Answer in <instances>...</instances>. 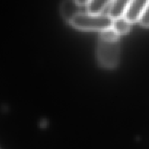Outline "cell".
Masks as SVG:
<instances>
[{
    "label": "cell",
    "instance_id": "3",
    "mask_svg": "<svg viewBox=\"0 0 149 149\" xmlns=\"http://www.w3.org/2000/svg\"><path fill=\"white\" fill-rule=\"evenodd\" d=\"M148 0H132L130 1L124 17L132 23L139 21Z\"/></svg>",
    "mask_w": 149,
    "mask_h": 149
},
{
    "label": "cell",
    "instance_id": "6",
    "mask_svg": "<svg viewBox=\"0 0 149 149\" xmlns=\"http://www.w3.org/2000/svg\"><path fill=\"white\" fill-rule=\"evenodd\" d=\"M111 1L109 0H91L87 4V13L92 15H101L102 12L109 7Z\"/></svg>",
    "mask_w": 149,
    "mask_h": 149
},
{
    "label": "cell",
    "instance_id": "7",
    "mask_svg": "<svg viewBox=\"0 0 149 149\" xmlns=\"http://www.w3.org/2000/svg\"><path fill=\"white\" fill-rule=\"evenodd\" d=\"M131 23H130L125 17L113 20L112 29L119 35L125 34L130 30Z\"/></svg>",
    "mask_w": 149,
    "mask_h": 149
},
{
    "label": "cell",
    "instance_id": "4",
    "mask_svg": "<svg viewBox=\"0 0 149 149\" xmlns=\"http://www.w3.org/2000/svg\"><path fill=\"white\" fill-rule=\"evenodd\" d=\"M81 7L77 1L67 0L63 1L61 5V13L63 18L66 22L71 23L72 20L81 13Z\"/></svg>",
    "mask_w": 149,
    "mask_h": 149
},
{
    "label": "cell",
    "instance_id": "2",
    "mask_svg": "<svg viewBox=\"0 0 149 149\" xmlns=\"http://www.w3.org/2000/svg\"><path fill=\"white\" fill-rule=\"evenodd\" d=\"M74 27L83 31H106L112 28L113 20L108 15H92L81 13L71 23Z\"/></svg>",
    "mask_w": 149,
    "mask_h": 149
},
{
    "label": "cell",
    "instance_id": "5",
    "mask_svg": "<svg viewBox=\"0 0 149 149\" xmlns=\"http://www.w3.org/2000/svg\"><path fill=\"white\" fill-rule=\"evenodd\" d=\"M130 1L127 0H115L111 1L109 6V13L108 16L113 20L121 18L125 16L127 7Z\"/></svg>",
    "mask_w": 149,
    "mask_h": 149
},
{
    "label": "cell",
    "instance_id": "8",
    "mask_svg": "<svg viewBox=\"0 0 149 149\" xmlns=\"http://www.w3.org/2000/svg\"><path fill=\"white\" fill-rule=\"evenodd\" d=\"M139 22L142 26H146V27L149 26V1L144 9V11L140 18Z\"/></svg>",
    "mask_w": 149,
    "mask_h": 149
},
{
    "label": "cell",
    "instance_id": "1",
    "mask_svg": "<svg viewBox=\"0 0 149 149\" xmlns=\"http://www.w3.org/2000/svg\"><path fill=\"white\" fill-rule=\"evenodd\" d=\"M119 34L112 28L101 32L97 47V58L100 65L107 68L116 66L119 61Z\"/></svg>",
    "mask_w": 149,
    "mask_h": 149
}]
</instances>
